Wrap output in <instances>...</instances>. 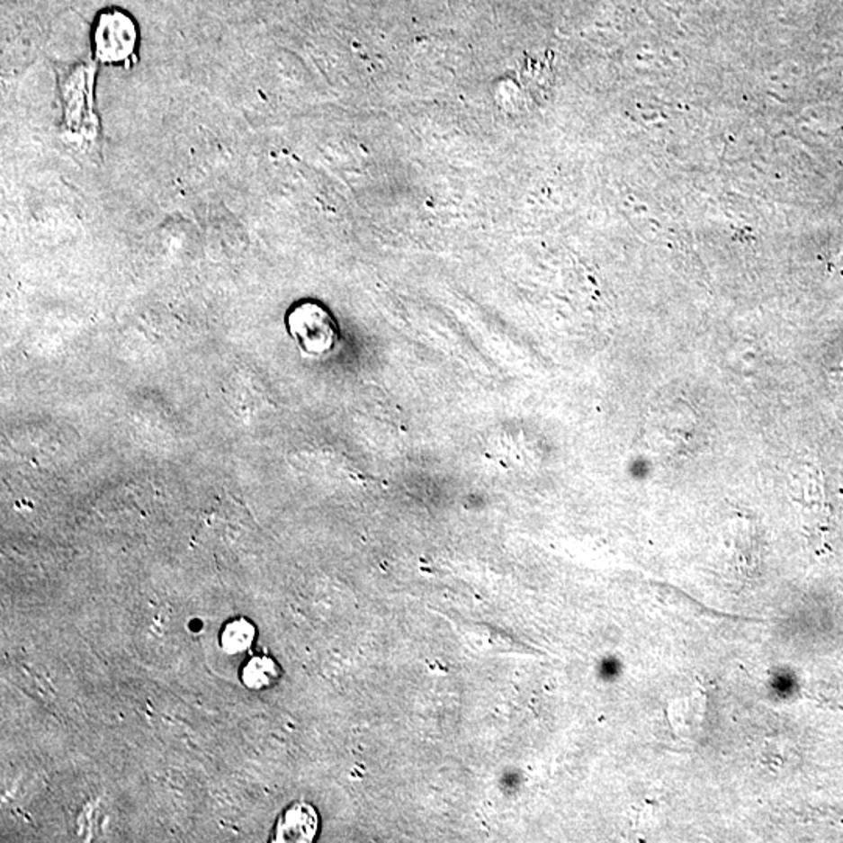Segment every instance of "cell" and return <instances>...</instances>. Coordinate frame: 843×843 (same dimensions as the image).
I'll return each mask as SVG.
<instances>
[{"label":"cell","mask_w":843,"mask_h":843,"mask_svg":"<svg viewBox=\"0 0 843 843\" xmlns=\"http://www.w3.org/2000/svg\"><path fill=\"white\" fill-rule=\"evenodd\" d=\"M89 40L97 65L131 69L139 58L141 33L138 22L130 13L118 6L97 13Z\"/></svg>","instance_id":"1"},{"label":"cell","mask_w":843,"mask_h":843,"mask_svg":"<svg viewBox=\"0 0 843 843\" xmlns=\"http://www.w3.org/2000/svg\"><path fill=\"white\" fill-rule=\"evenodd\" d=\"M286 328L300 352L307 356L331 354L339 341L336 318L320 301H297L286 314Z\"/></svg>","instance_id":"2"},{"label":"cell","mask_w":843,"mask_h":843,"mask_svg":"<svg viewBox=\"0 0 843 843\" xmlns=\"http://www.w3.org/2000/svg\"><path fill=\"white\" fill-rule=\"evenodd\" d=\"M318 811L308 803H295L284 811L275 828V842L309 843L318 836Z\"/></svg>","instance_id":"3"},{"label":"cell","mask_w":843,"mask_h":843,"mask_svg":"<svg viewBox=\"0 0 843 843\" xmlns=\"http://www.w3.org/2000/svg\"><path fill=\"white\" fill-rule=\"evenodd\" d=\"M280 678V667L269 656H254L242 667L241 679L248 689L263 690L271 687Z\"/></svg>","instance_id":"4"},{"label":"cell","mask_w":843,"mask_h":843,"mask_svg":"<svg viewBox=\"0 0 843 843\" xmlns=\"http://www.w3.org/2000/svg\"><path fill=\"white\" fill-rule=\"evenodd\" d=\"M256 636V628L247 619L230 620L220 632V647L229 655H241L247 651Z\"/></svg>","instance_id":"5"}]
</instances>
